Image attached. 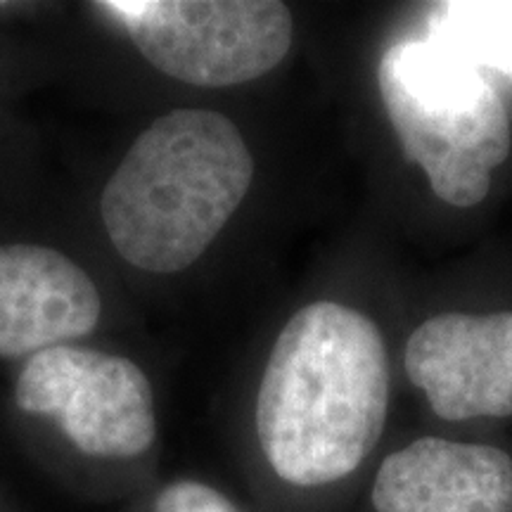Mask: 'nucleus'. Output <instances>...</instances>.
<instances>
[{"instance_id": "nucleus-1", "label": "nucleus", "mask_w": 512, "mask_h": 512, "mask_svg": "<svg viewBox=\"0 0 512 512\" xmlns=\"http://www.w3.org/2000/svg\"><path fill=\"white\" fill-rule=\"evenodd\" d=\"M389 363L377 325L335 302L306 306L268 358L256 434L275 475L320 486L356 470L380 439Z\"/></svg>"}, {"instance_id": "nucleus-2", "label": "nucleus", "mask_w": 512, "mask_h": 512, "mask_svg": "<svg viewBox=\"0 0 512 512\" xmlns=\"http://www.w3.org/2000/svg\"><path fill=\"white\" fill-rule=\"evenodd\" d=\"M252 178L254 159L233 121L174 110L140 133L107 181L102 223L128 264L178 273L207 252Z\"/></svg>"}, {"instance_id": "nucleus-3", "label": "nucleus", "mask_w": 512, "mask_h": 512, "mask_svg": "<svg viewBox=\"0 0 512 512\" xmlns=\"http://www.w3.org/2000/svg\"><path fill=\"white\" fill-rule=\"evenodd\" d=\"M377 81L403 155L434 195L453 207L482 202L512 147L508 110L482 69L425 38L387 48Z\"/></svg>"}, {"instance_id": "nucleus-4", "label": "nucleus", "mask_w": 512, "mask_h": 512, "mask_svg": "<svg viewBox=\"0 0 512 512\" xmlns=\"http://www.w3.org/2000/svg\"><path fill=\"white\" fill-rule=\"evenodd\" d=\"M95 10L121 24L152 67L190 86L259 79L292 43V15L275 0H105Z\"/></svg>"}, {"instance_id": "nucleus-5", "label": "nucleus", "mask_w": 512, "mask_h": 512, "mask_svg": "<svg viewBox=\"0 0 512 512\" xmlns=\"http://www.w3.org/2000/svg\"><path fill=\"white\" fill-rule=\"evenodd\" d=\"M15 399L24 413L55 418L93 458H136L157 434L150 380L128 358L98 349L38 351L17 377Z\"/></svg>"}, {"instance_id": "nucleus-6", "label": "nucleus", "mask_w": 512, "mask_h": 512, "mask_svg": "<svg viewBox=\"0 0 512 512\" xmlns=\"http://www.w3.org/2000/svg\"><path fill=\"white\" fill-rule=\"evenodd\" d=\"M403 363L439 418L512 415V311L425 320L408 339Z\"/></svg>"}, {"instance_id": "nucleus-7", "label": "nucleus", "mask_w": 512, "mask_h": 512, "mask_svg": "<svg viewBox=\"0 0 512 512\" xmlns=\"http://www.w3.org/2000/svg\"><path fill=\"white\" fill-rule=\"evenodd\" d=\"M91 275L69 256L41 245H0V356L64 347L100 320Z\"/></svg>"}, {"instance_id": "nucleus-8", "label": "nucleus", "mask_w": 512, "mask_h": 512, "mask_svg": "<svg viewBox=\"0 0 512 512\" xmlns=\"http://www.w3.org/2000/svg\"><path fill=\"white\" fill-rule=\"evenodd\" d=\"M377 512H512V460L484 444L425 437L384 458Z\"/></svg>"}, {"instance_id": "nucleus-9", "label": "nucleus", "mask_w": 512, "mask_h": 512, "mask_svg": "<svg viewBox=\"0 0 512 512\" xmlns=\"http://www.w3.org/2000/svg\"><path fill=\"white\" fill-rule=\"evenodd\" d=\"M427 41L512 81V0H448L427 17Z\"/></svg>"}, {"instance_id": "nucleus-10", "label": "nucleus", "mask_w": 512, "mask_h": 512, "mask_svg": "<svg viewBox=\"0 0 512 512\" xmlns=\"http://www.w3.org/2000/svg\"><path fill=\"white\" fill-rule=\"evenodd\" d=\"M155 512H240L214 486L192 479L169 484L155 501Z\"/></svg>"}]
</instances>
